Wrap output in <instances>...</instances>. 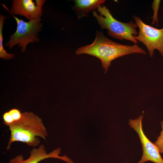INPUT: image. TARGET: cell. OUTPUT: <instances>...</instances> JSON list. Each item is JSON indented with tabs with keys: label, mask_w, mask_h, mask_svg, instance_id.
Segmentation results:
<instances>
[{
	"label": "cell",
	"mask_w": 163,
	"mask_h": 163,
	"mask_svg": "<svg viewBox=\"0 0 163 163\" xmlns=\"http://www.w3.org/2000/svg\"><path fill=\"white\" fill-rule=\"evenodd\" d=\"M7 17L3 16L2 14L0 15V57L6 60L14 58V55L12 53L7 52L4 49L3 45V38L2 34V29L5 19Z\"/></svg>",
	"instance_id": "obj_11"
},
{
	"label": "cell",
	"mask_w": 163,
	"mask_h": 163,
	"mask_svg": "<svg viewBox=\"0 0 163 163\" xmlns=\"http://www.w3.org/2000/svg\"><path fill=\"white\" fill-rule=\"evenodd\" d=\"M9 127L11 135L6 150H9L12 143L15 142L36 147L40 142L39 137L46 140L48 135L42 119L31 112H22L21 118Z\"/></svg>",
	"instance_id": "obj_2"
},
{
	"label": "cell",
	"mask_w": 163,
	"mask_h": 163,
	"mask_svg": "<svg viewBox=\"0 0 163 163\" xmlns=\"http://www.w3.org/2000/svg\"><path fill=\"white\" fill-rule=\"evenodd\" d=\"M104 0H75L74 8L78 18L85 16L90 11L97 8Z\"/></svg>",
	"instance_id": "obj_9"
},
{
	"label": "cell",
	"mask_w": 163,
	"mask_h": 163,
	"mask_svg": "<svg viewBox=\"0 0 163 163\" xmlns=\"http://www.w3.org/2000/svg\"><path fill=\"white\" fill-rule=\"evenodd\" d=\"M97 9L99 14L93 11V16L101 28L107 30L109 36L119 40H128L135 44L138 43L134 37L138 34L136 31L138 26L136 23L132 21L123 23L117 20L103 5H100Z\"/></svg>",
	"instance_id": "obj_3"
},
{
	"label": "cell",
	"mask_w": 163,
	"mask_h": 163,
	"mask_svg": "<svg viewBox=\"0 0 163 163\" xmlns=\"http://www.w3.org/2000/svg\"><path fill=\"white\" fill-rule=\"evenodd\" d=\"M22 116V112L18 109H12L5 112L2 115L4 123L8 126L19 120Z\"/></svg>",
	"instance_id": "obj_10"
},
{
	"label": "cell",
	"mask_w": 163,
	"mask_h": 163,
	"mask_svg": "<svg viewBox=\"0 0 163 163\" xmlns=\"http://www.w3.org/2000/svg\"><path fill=\"white\" fill-rule=\"evenodd\" d=\"M60 153L59 147L47 153L45 146L41 144L38 148L34 147L30 151V155L27 158L24 159L23 155L20 154L9 160V163H38L43 160L50 158H58L68 163H74L66 156H59Z\"/></svg>",
	"instance_id": "obj_7"
},
{
	"label": "cell",
	"mask_w": 163,
	"mask_h": 163,
	"mask_svg": "<svg viewBox=\"0 0 163 163\" xmlns=\"http://www.w3.org/2000/svg\"><path fill=\"white\" fill-rule=\"evenodd\" d=\"M1 5L12 15L17 23L15 32L10 36V40L5 45L8 46L9 49H11L18 44V46L21 47L22 52H24L28 43L39 41L37 34L41 30L42 26V24L40 23L41 19L37 18L30 20L28 22H25L15 16L4 4Z\"/></svg>",
	"instance_id": "obj_4"
},
{
	"label": "cell",
	"mask_w": 163,
	"mask_h": 163,
	"mask_svg": "<svg viewBox=\"0 0 163 163\" xmlns=\"http://www.w3.org/2000/svg\"><path fill=\"white\" fill-rule=\"evenodd\" d=\"M133 18L139 29L138 35L134 36L136 40L144 44L151 57L155 50L163 57V27L158 29L147 24L136 16Z\"/></svg>",
	"instance_id": "obj_5"
},
{
	"label": "cell",
	"mask_w": 163,
	"mask_h": 163,
	"mask_svg": "<svg viewBox=\"0 0 163 163\" xmlns=\"http://www.w3.org/2000/svg\"><path fill=\"white\" fill-rule=\"evenodd\" d=\"M135 53L147 54L145 51L136 44L125 45L114 42L105 37L102 31L97 30L96 37L91 44L78 48L77 55L86 54L99 58L105 72H107L113 60L123 56Z\"/></svg>",
	"instance_id": "obj_1"
},
{
	"label": "cell",
	"mask_w": 163,
	"mask_h": 163,
	"mask_svg": "<svg viewBox=\"0 0 163 163\" xmlns=\"http://www.w3.org/2000/svg\"><path fill=\"white\" fill-rule=\"evenodd\" d=\"M45 0H14L11 13L25 17L28 20L40 18L42 15V6Z\"/></svg>",
	"instance_id": "obj_8"
},
{
	"label": "cell",
	"mask_w": 163,
	"mask_h": 163,
	"mask_svg": "<svg viewBox=\"0 0 163 163\" xmlns=\"http://www.w3.org/2000/svg\"><path fill=\"white\" fill-rule=\"evenodd\" d=\"M143 115L140 116L135 119H130L129 124L139 136L142 144V155L137 163H144L150 161L155 163H163V159L156 146L152 143L145 136L142 126Z\"/></svg>",
	"instance_id": "obj_6"
},
{
	"label": "cell",
	"mask_w": 163,
	"mask_h": 163,
	"mask_svg": "<svg viewBox=\"0 0 163 163\" xmlns=\"http://www.w3.org/2000/svg\"><path fill=\"white\" fill-rule=\"evenodd\" d=\"M160 0H154L152 3V8L154 11V14L152 17V24H155V22L158 24L157 13L159 5Z\"/></svg>",
	"instance_id": "obj_13"
},
{
	"label": "cell",
	"mask_w": 163,
	"mask_h": 163,
	"mask_svg": "<svg viewBox=\"0 0 163 163\" xmlns=\"http://www.w3.org/2000/svg\"><path fill=\"white\" fill-rule=\"evenodd\" d=\"M161 130L159 136L154 143L156 146L160 153H163V120L161 122Z\"/></svg>",
	"instance_id": "obj_12"
}]
</instances>
